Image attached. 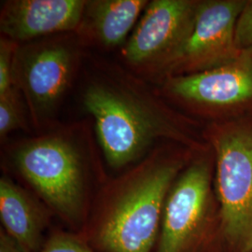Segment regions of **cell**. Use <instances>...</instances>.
Returning a JSON list of instances; mask_svg holds the SVG:
<instances>
[{"instance_id": "8", "label": "cell", "mask_w": 252, "mask_h": 252, "mask_svg": "<svg viewBox=\"0 0 252 252\" xmlns=\"http://www.w3.org/2000/svg\"><path fill=\"white\" fill-rule=\"evenodd\" d=\"M246 0L200 1L192 31L157 81L205 72L232 62L240 54L235 26Z\"/></svg>"}, {"instance_id": "12", "label": "cell", "mask_w": 252, "mask_h": 252, "mask_svg": "<svg viewBox=\"0 0 252 252\" xmlns=\"http://www.w3.org/2000/svg\"><path fill=\"white\" fill-rule=\"evenodd\" d=\"M0 218L6 233L26 252L40 248L46 224L44 209L8 176L0 179Z\"/></svg>"}, {"instance_id": "11", "label": "cell", "mask_w": 252, "mask_h": 252, "mask_svg": "<svg viewBox=\"0 0 252 252\" xmlns=\"http://www.w3.org/2000/svg\"><path fill=\"white\" fill-rule=\"evenodd\" d=\"M148 0H86L75 34L81 45L110 50L123 47L131 29L144 11Z\"/></svg>"}, {"instance_id": "18", "label": "cell", "mask_w": 252, "mask_h": 252, "mask_svg": "<svg viewBox=\"0 0 252 252\" xmlns=\"http://www.w3.org/2000/svg\"><path fill=\"white\" fill-rule=\"evenodd\" d=\"M252 252V251H251V252Z\"/></svg>"}, {"instance_id": "4", "label": "cell", "mask_w": 252, "mask_h": 252, "mask_svg": "<svg viewBox=\"0 0 252 252\" xmlns=\"http://www.w3.org/2000/svg\"><path fill=\"white\" fill-rule=\"evenodd\" d=\"M86 52L75 32L17 47L12 84L23 96L32 126L40 133L57 126L58 111L81 71Z\"/></svg>"}, {"instance_id": "7", "label": "cell", "mask_w": 252, "mask_h": 252, "mask_svg": "<svg viewBox=\"0 0 252 252\" xmlns=\"http://www.w3.org/2000/svg\"><path fill=\"white\" fill-rule=\"evenodd\" d=\"M155 87L164 100L205 117L252 107V48L205 72L169 77Z\"/></svg>"}, {"instance_id": "5", "label": "cell", "mask_w": 252, "mask_h": 252, "mask_svg": "<svg viewBox=\"0 0 252 252\" xmlns=\"http://www.w3.org/2000/svg\"><path fill=\"white\" fill-rule=\"evenodd\" d=\"M216 156L221 230L236 252L252 250V120L214 123L206 133Z\"/></svg>"}, {"instance_id": "16", "label": "cell", "mask_w": 252, "mask_h": 252, "mask_svg": "<svg viewBox=\"0 0 252 252\" xmlns=\"http://www.w3.org/2000/svg\"><path fill=\"white\" fill-rule=\"evenodd\" d=\"M235 44L239 51L252 48V0L246 1L235 26Z\"/></svg>"}, {"instance_id": "10", "label": "cell", "mask_w": 252, "mask_h": 252, "mask_svg": "<svg viewBox=\"0 0 252 252\" xmlns=\"http://www.w3.org/2000/svg\"><path fill=\"white\" fill-rule=\"evenodd\" d=\"M85 0H7L1 2V36L24 44L63 33L81 23Z\"/></svg>"}, {"instance_id": "3", "label": "cell", "mask_w": 252, "mask_h": 252, "mask_svg": "<svg viewBox=\"0 0 252 252\" xmlns=\"http://www.w3.org/2000/svg\"><path fill=\"white\" fill-rule=\"evenodd\" d=\"M94 125H57L9 146L16 171L64 220L78 221L86 205L88 167L97 153Z\"/></svg>"}, {"instance_id": "1", "label": "cell", "mask_w": 252, "mask_h": 252, "mask_svg": "<svg viewBox=\"0 0 252 252\" xmlns=\"http://www.w3.org/2000/svg\"><path fill=\"white\" fill-rule=\"evenodd\" d=\"M81 74V102L94 120L97 143L111 168L139 162L162 140L205 151L191 121L119 61L87 51Z\"/></svg>"}, {"instance_id": "17", "label": "cell", "mask_w": 252, "mask_h": 252, "mask_svg": "<svg viewBox=\"0 0 252 252\" xmlns=\"http://www.w3.org/2000/svg\"><path fill=\"white\" fill-rule=\"evenodd\" d=\"M0 252H27L3 230L0 232Z\"/></svg>"}, {"instance_id": "2", "label": "cell", "mask_w": 252, "mask_h": 252, "mask_svg": "<svg viewBox=\"0 0 252 252\" xmlns=\"http://www.w3.org/2000/svg\"><path fill=\"white\" fill-rule=\"evenodd\" d=\"M193 150L158 145L106 187L100 203V246L108 252H151L165 199Z\"/></svg>"}, {"instance_id": "14", "label": "cell", "mask_w": 252, "mask_h": 252, "mask_svg": "<svg viewBox=\"0 0 252 252\" xmlns=\"http://www.w3.org/2000/svg\"><path fill=\"white\" fill-rule=\"evenodd\" d=\"M18 43L5 36L0 37V95L5 94L14 86L12 69Z\"/></svg>"}, {"instance_id": "15", "label": "cell", "mask_w": 252, "mask_h": 252, "mask_svg": "<svg viewBox=\"0 0 252 252\" xmlns=\"http://www.w3.org/2000/svg\"><path fill=\"white\" fill-rule=\"evenodd\" d=\"M39 252H94L71 234L55 233L46 242Z\"/></svg>"}, {"instance_id": "6", "label": "cell", "mask_w": 252, "mask_h": 252, "mask_svg": "<svg viewBox=\"0 0 252 252\" xmlns=\"http://www.w3.org/2000/svg\"><path fill=\"white\" fill-rule=\"evenodd\" d=\"M200 1H150L133 33L121 48L119 62L154 84L190 35Z\"/></svg>"}, {"instance_id": "9", "label": "cell", "mask_w": 252, "mask_h": 252, "mask_svg": "<svg viewBox=\"0 0 252 252\" xmlns=\"http://www.w3.org/2000/svg\"><path fill=\"white\" fill-rule=\"evenodd\" d=\"M211 203V164L200 157L175 180L165 199L157 252H186L206 224Z\"/></svg>"}, {"instance_id": "13", "label": "cell", "mask_w": 252, "mask_h": 252, "mask_svg": "<svg viewBox=\"0 0 252 252\" xmlns=\"http://www.w3.org/2000/svg\"><path fill=\"white\" fill-rule=\"evenodd\" d=\"M25 101L15 87L0 95V137L3 140L11 132L27 129Z\"/></svg>"}]
</instances>
